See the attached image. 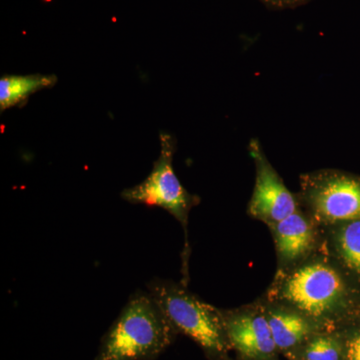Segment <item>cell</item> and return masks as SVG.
Listing matches in <instances>:
<instances>
[{
	"label": "cell",
	"mask_w": 360,
	"mask_h": 360,
	"mask_svg": "<svg viewBox=\"0 0 360 360\" xmlns=\"http://www.w3.org/2000/svg\"><path fill=\"white\" fill-rule=\"evenodd\" d=\"M262 297L298 310L324 330H335L354 314L347 274L322 245L295 266L276 270Z\"/></svg>",
	"instance_id": "obj_1"
},
{
	"label": "cell",
	"mask_w": 360,
	"mask_h": 360,
	"mask_svg": "<svg viewBox=\"0 0 360 360\" xmlns=\"http://www.w3.org/2000/svg\"><path fill=\"white\" fill-rule=\"evenodd\" d=\"M177 335L150 293L139 290L104 333L94 360H155Z\"/></svg>",
	"instance_id": "obj_2"
},
{
	"label": "cell",
	"mask_w": 360,
	"mask_h": 360,
	"mask_svg": "<svg viewBox=\"0 0 360 360\" xmlns=\"http://www.w3.org/2000/svg\"><path fill=\"white\" fill-rule=\"evenodd\" d=\"M148 291L177 331L193 340L208 360H231L222 310L194 295L182 283L153 278Z\"/></svg>",
	"instance_id": "obj_3"
},
{
	"label": "cell",
	"mask_w": 360,
	"mask_h": 360,
	"mask_svg": "<svg viewBox=\"0 0 360 360\" xmlns=\"http://www.w3.org/2000/svg\"><path fill=\"white\" fill-rule=\"evenodd\" d=\"M174 137L168 134H160V155L153 163L150 174L141 184L124 189L122 198L134 205H144L148 207H160L167 210L184 227L186 245L184 252V266H186L189 255L187 240V226L189 213L200 203V198L189 193L182 186L175 174L174 155Z\"/></svg>",
	"instance_id": "obj_4"
},
{
	"label": "cell",
	"mask_w": 360,
	"mask_h": 360,
	"mask_svg": "<svg viewBox=\"0 0 360 360\" xmlns=\"http://www.w3.org/2000/svg\"><path fill=\"white\" fill-rule=\"evenodd\" d=\"M300 207L321 227L360 219V179L333 169L300 177Z\"/></svg>",
	"instance_id": "obj_5"
},
{
	"label": "cell",
	"mask_w": 360,
	"mask_h": 360,
	"mask_svg": "<svg viewBox=\"0 0 360 360\" xmlns=\"http://www.w3.org/2000/svg\"><path fill=\"white\" fill-rule=\"evenodd\" d=\"M250 153L255 165V184L248 213L251 219L270 226L295 213L300 203L267 160L257 139H251Z\"/></svg>",
	"instance_id": "obj_6"
},
{
	"label": "cell",
	"mask_w": 360,
	"mask_h": 360,
	"mask_svg": "<svg viewBox=\"0 0 360 360\" xmlns=\"http://www.w3.org/2000/svg\"><path fill=\"white\" fill-rule=\"evenodd\" d=\"M232 352L239 360H281L269 321L260 302L221 309Z\"/></svg>",
	"instance_id": "obj_7"
},
{
	"label": "cell",
	"mask_w": 360,
	"mask_h": 360,
	"mask_svg": "<svg viewBox=\"0 0 360 360\" xmlns=\"http://www.w3.org/2000/svg\"><path fill=\"white\" fill-rule=\"evenodd\" d=\"M269 229L276 245V270L295 266L321 248V226L300 207Z\"/></svg>",
	"instance_id": "obj_8"
},
{
	"label": "cell",
	"mask_w": 360,
	"mask_h": 360,
	"mask_svg": "<svg viewBox=\"0 0 360 360\" xmlns=\"http://www.w3.org/2000/svg\"><path fill=\"white\" fill-rule=\"evenodd\" d=\"M281 356L290 359L310 336L324 330L316 322L292 307L258 298Z\"/></svg>",
	"instance_id": "obj_9"
},
{
	"label": "cell",
	"mask_w": 360,
	"mask_h": 360,
	"mask_svg": "<svg viewBox=\"0 0 360 360\" xmlns=\"http://www.w3.org/2000/svg\"><path fill=\"white\" fill-rule=\"evenodd\" d=\"M321 229L324 250L347 276L360 277V219Z\"/></svg>",
	"instance_id": "obj_10"
},
{
	"label": "cell",
	"mask_w": 360,
	"mask_h": 360,
	"mask_svg": "<svg viewBox=\"0 0 360 360\" xmlns=\"http://www.w3.org/2000/svg\"><path fill=\"white\" fill-rule=\"evenodd\" d=\"M58 77L52 75H6L0 78L1 112L25 103L32 94L53 87Z\"/></svg>",
	"instance_id": "obj_11"
},
{
	"label": "cell",
	"mask_w": 360,
	"mask_h": 360,
	"mask_svg": "<svg viewBox=\"0 0 360 360\" xmlns=\"http://www.w3.org/2000/svg\"><path fill=\"white\" fill-rule=\"evenodd\" d=\"M288 360H342V343L336 330H321L310 336Z\"/></svg>",
	"instance_id": "obj_12"
},
{
	"label": "cell",
	"mask_w": 360,
	"mask_h": 360,
	"mask_svg": "<svg viewBox=\"0 0 360 360\" xmlns=\"http://www.w3.org/2000/svg\"><path fill=\"white\" fill-rule=\"evenodd\" d=\"M335 330L342 343V360H360V324L347 322Z\"/></svg>",
	"instance_id": "obj_13"
},
{
	"label": "cell",
	"mask_w": 360,
	"mask_h": 360,
	"mask_svg": "<svg viewBox=\"0 0 360 360\" xmlns=\"http://www.w3.org/2000/svg\"><path fill=\"white\" fill-rule=\"evenodd\" d=\"M266 4L276 6H295V4H300L303 0H262Z\"/></svg>",
	"instance_id": "obj_14"
}]
</instances>
